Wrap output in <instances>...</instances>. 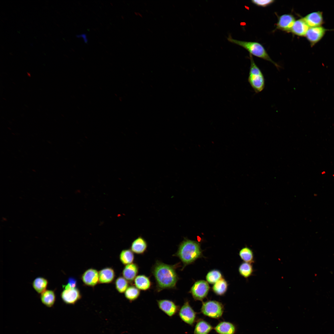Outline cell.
Here are the masks:
<instances>
[{
	"label": "cell",
	"mask_w": 334,
	"mask_h": 334,
	"mask_svg": "<svg viewBox=\"0 0 334 334\" xmlns=\"http://www.w3.org/2000/svg\"><path fill=\"white\" fill-rule=\"evenodd\" d=\"M180 263L169 265L156 260L151 268V273L156 283V289L159 292L165 289H176L180 279L176 269Z\"/></svg>",
	"instance_id": "6da1fadb"
},
{
	"label": "cell",
	"mask_w": 334,
	"mask_h": 334,
	"mask_svg": "<svg viewBox=\"0 0 334 334\" xmlns=\"http://www.w3.org/2000/svg\"><path fill=\"white\" fill-rule=\"evenodd\" d=\"M173 256L178 258L182 263V270H183L186 266L203 257V251L199 242L184 238L179 244L177 251Z\"/></svg>",
	"instance_id": "7a4b0ae2"
},
{
	"label": "cell",
	"mask_w": 334,
	"mask_h": 334,
	"mask_svg": "<svg viewBox=\"0 0 334 334\" xmlns=\"http://www.w3.org/2000/svg\"><path fill=\"white\" fill-rule=\"evenodd\" d=\"M227 39L229 41L239 45L247 50L250 54L269 61L278 69L280 66L273 61L268 54L264 47L260 43L255 41H247L237 40L233 38L230 35Z\"/></svg>",
	"instance_id": "3957f363"
},
{
	"label": "cell",
	"mask_w": 334,
	"mask_h": 334,
	"mask_svg": "<svg viewBox=\"0 0 334 334\" xmlns=\"http://www.w3.org/2000/svg\"><path fill=\"white\" fill-rule=\"evenodd\" d=\"M250 64L248 77V81L256 93L262 92L265 86L264 75L254 61L252 55L250 54Z\"/></svg>",
	"instance_id": "277c9868"
},
{
	"label": "cell",
	"mask_w": 334,
	"mask_h": 334,
	"mask_svg": "<svg viewBox=\"0 0 334 334\" xmlns=\"http://www.w3.org/2000/svg\"><path fill=\"white\" fill-rule=\"evenodd\" d=\"M224 307L221 302L216 300H208L202 302L201 312L204 315L218 319L224 313Z\"/></svg>",
	"instance_id": "5b68a950"
},
{
	"label": "cell",
	"mask_w": 334,
	"mask_h": 334,
	"mask_svg": "<svg viewBox=\"0 0 334 334\" xmlns=\"http://www.w3.org/2000/svg\"><path fill=\"white\" fill-rule=\"evenodd\" d=\"M209 290L210 286L207 281L199 280L194 283L189 292L195 300L202 301L207 297Z\"/></svg>",
	"instance_id": "8992f818"
},
{
	"label": "cell",
	"mask_w": 334,
	"mask_h": 334,
	"mask_svg": "<svg viewBox=\"0 0 334 334\" xmlns=\"http://www.w3.org/2000/svg\"><path fill=\"white\" fill-rule=\"evenodd\" d=\"M197 313L190 305L189 302L186 300L178 312L179 317L184 322L192 326L196 319Z\"/></svg>",
	"instance_id": "52a82bcc"
},
{
	"label": "cell",
	"mask_w": 334,
	"mask_h": 334,
	"mask_svg": "<svg viewBox=\"0 0 334 334\" xmlns=\"http://www.w3.org/2000/svg\"><path fill=\"white\" fill-rule=\"evenodd\" d=\"M328 30L322 26L310 27L308 30L305 37L313 47L319 42Z\"/></svg>",
	"instance_id": "ba28073f"
},
{
	"label": "cell",
	"mask_w": 334,
	"mask_h": 334,
	"mask_svg": "<svg viewBox=\"0 0 334 334\" xmlns=\"http://www.w3.org/2000/svg\"><path fill=\"white\" fill-rule=\"evenodd\" d=\"M159 308L165 314L170 318L176 315L180 309L179 306L173 301L167 299L156 300Z\"/></svg>",
	"instance_id": "9c48e42d"
},
{
	"label": "cell",
	"mask_w": 334,
	"mask_h": 334,
	"mask_svg": "<svg viewBox=\"0 0 334 334\" xmlns=\"http://www.w3.org/2000/svg\"><path fill=\"white\" fill-rule=\"evenodd\" d=\"M62 301L66 304L74 305L81 298L79 290L77 288L64 289L60 294Z\"/></svg>",
	"instance_id": "30bf717a"
},
{
	"label": "cell",
	"mask_w": 334,
	"mask_h": 334,
	"mask_svg": "<svg viewBox=\"0 0 334 334\" xmlns=\"http://www.w3.org/2000/svg\"><path fill=\"white\" fill-rule=\"evenodd\" d=\"M295 20V17L292 14H287L282 15L278 18L276 28L282 31L290 32Z\"/></svg>",
	"instance_id": "8fae6325"
},
{
	"label": "cell",
	"mask_w": 334,
	"mask_h": 334,
	"mask_svg": "<svg viewBox=\"0 0 334 334\" xmlns=\"http://www.w3.org/2000/svg\"><path fill=\"white\" fill-rule=\"evenodd\" d=\"M81 279L85 285L94 287L99 282V272L94 268H89L82 274Z\"/></svg>",
	"instance_id": "7c38bea8"
},
{
	"label": "cell",
	"mask_w": 334,
	"mask_h": 334,
	"mask_svg": "<svg viewBox=\"0 0 334 334\" xmlns=\"http://www.w3.org/2000/svg\"><path fill=\"white\" fill-rule=\"evenodd\" d=\"M302 18L309 28L322 26L324 22L323 12L320 11L311 12Z\"/></svg>",
	"instance_id": "4fadbf2b"
},
{
	"label": "cell",
	"mask_w": 334,
	"mask_h": 334,
	"mask_svg": "<svg viewBox=\"0 0 334 334\" xmlns=\"http://www.w3.org/2000/svg\"><path fill=\"white\" fill-rule=\"evenodd\" d=\"M139 270L138 264L132 263L125 265L122 272L123 277L129 282L132 283L137 276Z\"/></svg>",
	"instance_id": "5bb4252c"
},
{
	"label": "cell",
	"mask_w": 334,
	"mask_h": 334,
	"mask_svg": "<svg viewBox=\"0 0 334 334\" xmlns=\"http://www.w3.org/2000/svg\"><path fill=\"white\" fill-rule=\"evenodd\" d=\"M146 241L141 236L135 239L131 244L130 249L134 253L138 255H143L148 248Z\"/></svg>",
	"instance_id": "9a60e30c"
},
{
	"label": "cell",
	"mask_w": 334,
	"mask_h": 334,
	"mask_svg": "<svg viewBox=\"0 0 334 334\" xmlns=\"http://www.w3.org/2000/svg\"><path fill=\"white\" fill-rule=\"evenodd\" d=\"M218 334H235L236 332L235 325L229 322L222 321L219 323L214 328Z\"/></svg>",
	"instance_id": "2e32d148"
},
{
	"label": "cell",
	"mask_w": 334,
	"mask_h": 334,
	"mask_svg": "<svg viewBox=\"0 0 334 334\" xmlns=\"http://www.w3.org/2000/svg\"><path fill=\"white\" fill-rule=\"evenodd\" d=\"M309 28L302 18L295 21L290 32L299 36H305Z\"/></svg>",
	"instance_id": "e0dca14e"
},
{
	"label": "cell",
	"mask_w": 334,
	"mask_h": 334,
	"mask_svg": "<svg viewBox=\"0 0 334 334\" xmlns=\"http://www.w3.org/2000/svg\"><path fill=\"white\" fill-rule=\"evenodd\" d=\"M99 282L109 283L113 281L115 277L113 269L110 267L104 268L99 272Z\"/></svg>",
	"instance_id": "ac0fdd59"
},
{
	"label": "cell",
	"mask_w": 334,
	"mask_h": 334,
	"mask_svg": "<svg viewBox=\"0 0 334 334\" xmlns=\"http://www.w3.org/2000/svg\"><path fill=\"white\" fill-rule=\"evenodd\" d=\"M135 286L140 290L147 291L151 289L152 283L149 278L144 275H138L134 280Z\"/></svg>",
	"instance_id": "d6986e66"
},
{
	"label": "cell",
	"mask_w": 334,
	"mask_h": 334,
	"mask_svg": "<svg viewBox=\"0 0 334 334\" xmlns=\"http://www.w3.org/2000/svg\"><path fill=\"white\" fill-rule=\"evenodd\" d=\"M41 294L40 298L42 303L47 307H52L56 301L54 291L46 290Z\"/></svg>",
	"instance_id": "ffe728a7"
},
{
	"label": "cell",
	"mask_w": 334,
	"mask_h": 334,
	"mask_svg": "<svg viewBox=\"0 0 334 334\" xmlns=\"http://www.w3.org/2000/svg\"><path fill=\"white\" fill-rule=\"evenodd\" d=\"M213 329L212 326L208 322L199 319L195 326L194 334H208Z\"/></svg>",
	"instance_id": "44dd1931"
},
{
	"label": "cell",
	"mask_w": 334,
	"mask_h": 334,
	"mask_svg": "<svg viewBox=\"0 0 334 334\" xmlns=\"http://www.w3.org/2000/svg\"><path fill=\"white\" fill-rule=\"evenodd\" d=\"M228 286L227 282L222 277L213 284L212 290L216 295L221 296L224 295L227 292Z\"/></svg>",
	"instance_id": "7402d4cb"
},
{
	"label": "cell",
	"mask_w": 334,
	"mask_h": 334,
	"mask_svg": "<svg viewBox=\"0 0 334 334\" xmlns=\"http://www.w3.org/2000/svg\"><path fill=\"white\" fill-rule=\"evenodd\" d=\"M48 284L47 279L42 277H38L33 280L32 286L37 293L41 294L46 290Z\"/></svg>",
	"instance_id": "603a6c76"
},
{
	"label": "cell",
	"mask_w": 334,
	"mask_h": 334,
	"mask_svg": "<svg viewBox=\"0 0 334 334\" xmlns=\"http://www.w3.org/2000/svg\"><path fill=\"white\" fill-rule=\"evenodd\" d=\"M239 255L241 259L244 262L252 264L254 263L255 259L253 252L250 248L245 247L239 251Z\"/></svg>",
	"instance_id": "cb8c5ba5"
},
{
	"label": "cell",
	"mask_w": 334,
	"mask_h": 334,
	"mask_svg": "<svg viewBox=\"0 0 334 334\" xmlns=\"http://www.w3.org/2000/svg\"><path fill=\"white\" fill-rule=\"evenodd\" d=\"M119 257L121 262L125 265L133 263L135 259L133 252L129 249L122 250L119 255Z\"/></svg>",
	"instance_id": "d4e9b609"
},
{
	"label": "cell",
	"mask_w": 334,
	"mask_h": 334,
	"mask_svg": "<svg viewBox=\"0 0 334 334\" xmlns=\"http://www.w3.org/2000/svg\"><path fill=\"white\" fill-rule=\"evenodd\" d=\"M254 271L252 264L245 262L242 263L238 268L240 274L245 278H247L251 276Z\"/></svg>",
	"instance_id": "484cf974"
},
{
	"label": "cell",
	"mask_w": 334,
	"mask_h": 334,
	"mask_svg": "<svg viewBox=\"0 0 334 334\" xmlns=\"http://www.w3.org/2000/svg\"><path fill=\"white\" fill-rule=\"evenodd\" d=\"M140 291L135 286L131 285L129 286L124 292L126 298L129 302H131L137 300L140 295Z\"/></svg>",
	"instance_id": "4316f807"
},
{
	"label": "cell",
	"mask_w": 334,
	"mask_h": 334,
	"mask_svg": "<svg viewBox=\"0 0 334 334\" xmlns=\"http://www.w3.org/2000/svg\"><path fill=\"white\" fill-rule=\"evenodd\" d=\"M222 278L221 272L216 269H213L209 272L206 276V281L209 283L214 284Z\"/></svg>",
	"instance_id": "83f0119b"
},
{
	"label": "cell",
	"mask_w": 334,
	"mask_h": 334,
	"mask_svg": "<svg viewBox=\"0 0 334 334\" xmlns=\"http://www.w3.org/2000/svg\"><path fill=\"white\" fill-rule=\"evenodd\" d=\"M115 284L116 290L121 293H124L129 286L128 281L122 276H119L117 278Z\"/></svg>",
	"instance_id": "f1b7e54d"
},
{
	"label": "cell",
	"mask_w": 334,
	"mask_h": 334,
	"mask_svg": "<svg viewBox=\"0 0 334 334\" xmlns=\"http://www.w3.org/2000/svg\"><path fill=\"white\" fill-rule=\"evenodd\" d=\"M77 285V280L74 277H69L68 279L67 284L63 285L62 287L64 289H67L76 288Z\"/></svg>",
	"instance_id": "f546056e"
},
{
	"label": "cell",
	"mask_w": 334,
	"mask_h": 334,
	"mask_svg": "<svg viewBox=\"0 0 334 334\" xmlns=\"http://www.w3.org/2000/svg\"><path fill=\"white\" fill-rule=\"evenodd\" d=\"M252 2L258 6L266 7L273 3L275 1L273 0H253Z\"/></svg>",
	"instance_id": "4dcf8cb0"
}]
</instances>
